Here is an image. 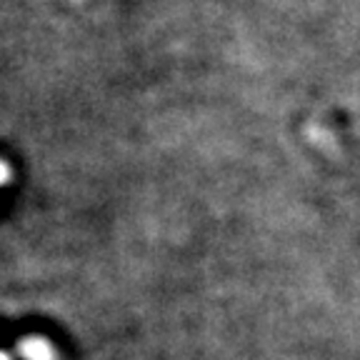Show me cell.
<instances>
[{
  "instance_id": "3",
  "label": "cell",
  "mask_w": 360,
  "mask_h": 360,
  "mask_svg": "<svg viewBox=\"0 0 360 360\" xmlns=\"http://www.w3.org/2000/svg\"><path fill=\"white\" fill-rule=\"evenodd\" d=\"M0 360H11V358H8V355H6V353H0Z\"/></svg>"
},
{
  "instance_id": "2",
  "label": "cell",
  "mask_w": 360,
  "mask_h": 360,
  "mask_svg": "<svg viewBox=\"0 0 360 360\" xmlns=\"http://www.w3.org/2000/svg\"><path fill=\"white\" fill-rule=\"evenodd\" d=\"M11 175H13L11 165H8L6 160H0V186H6L8 180H11Z\"/></svg>"
},
{
  "instance_id": "1",
  "label": "cell",
  "mask_w": 360,
  "mask_h": 360,
  "mask_svg": "<svg viewBox=\"0 0 360 360\" xmlns=\"http://www.w3.org/2000/svg\"><path fill=\"white\" fill-rule=\"evenodd\" d=\"M18 350H20L22 360H56L53 345L40 335H30V338H25V340H20Z\"/></svg>"
}]
</instances>
